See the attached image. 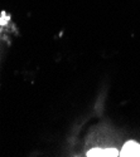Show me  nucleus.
Masks as SVG:
<instances>
[{"mask_svg": "<svg viewBox=\"0 0 140 157\" xmlns=\"http://www.w3.org/2000/svg\"><path fill=\"white\" fill-rule=\"evenodd\" d=\"M119 151L115 148H92L90 151H87L88 157H94V156H100V157H107V156H119Z\"/></svg>", "mask_w": 140, "mask_h": 157, "instance_id": "f03ea898", "label": "nucleus"}, {"mask_svg": "<svg viewBox=\"0 0 140 157\" xmlns=\"http://www.w3.org/2000/svg\"><path fill=\"white\" fill-rule=\"evenodd\" d=\"M119 156L122 157H140V143L135 141H128L122 146Z\"/></svg>", "mask_w": 140, "mask_h": 157, "instance_id": "f257e3e1", "label": "nucleus"}]
</instances>
